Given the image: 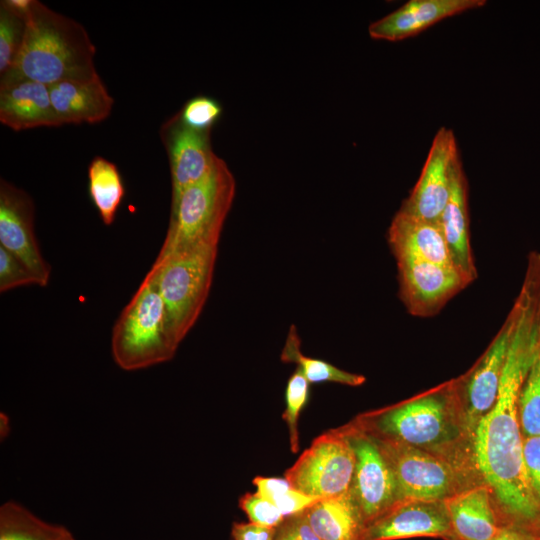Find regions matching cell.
Returning <instances> with one entry per match:
<instances>
[{
    "label": "cell",
    "mask_w": 540,
    "mask_h": 540,
    "mask_svg": "<svg viewBox=\"0 0 540 540\" xmlns=\"http://www.w3.org/2000/svg\"><path fill=\"white\" fill-rule=\"evenodd\" d=\"M210 133L187 126L178 113L162 124L160 137L171 173V205L185 189L206 178L217 163L219 157L213 152Z\"/></svg>",
    "instance_id": "obj_12"
},
{
    "label": "cell",
    "mask_w": 540,
    "mask_h": 540,
    "mask_svg": "<svg viewBox=\"0 0 540 540\" xmlns=\"http://www.w3.org/2000/svg\"><path fill=\"white\" fill-rule=\"evenodd\" d=\"M399 294L414 316L436 314L472 281L454 266L397 259Z\"/></svg>",
    "instance_id": "obj_10"
},
{
    "label": "cell",
    "mask_w": 540,
    "mask_h": 540,
    "mask_svg": "<svg viewBox=\"0 0 540 540\" xmlns=\"http://www.w3.org/2000/svg\"><path fill=\"white\" fill-rule=\"evenodd\" d=\"M355 453L350 494L364 527L400 502L396 478L377 438L362 426L344 430Z\"/></svg>",
    "instance_id": "obj_8"
},
{
    "label": "cell",
    "mask_w": 540,
    "mask_h": 540,
    "mask_svg": "<svg viewBox=\"0 0 540 540\" xmlns=\"http://www.w3.org/2000/svg\"><path fill=\"white\" fill-rule=\"evenodd\" d=\"M450 534L445 540H489L501 526L489 488L472 487L445 500Z\"/></svg>",
    "instance_id": "obj_20"
},
{
    "label": "cell",
    "mask_w": 540,
    "mask_h": 540,
    "mask_svg": "<svg viewBox=\"0 0 540 540\" xmlns=\"http://www.w3.org/2000/svg\"><path fill=\"white\" fill-rule=\"evenodd\" d=\"M58 540H76L74 535L71 533V531L66 528L64 533L61 535V537Z\"/></svg>",
    "instance_id": "obj_38"
},
{
    "label": "cell",
    "mask_w": 540,
    "mask_h": 540,
    "mask_svg": "<svg viewBox=\"0 0 540 540\" xmlns=\"http://www.w3.org/2000/svg\"><path fill=\"white\" fill-rule=\"evenodd\" d=\"M177 349L156 282L146 274L113 326L112 357L121 369L135 371L171 360Z\"/></svg>",
    "instance_id": "obj_5"
},
{
    "label": "cell",
    "mask_w": 540,
    "mask_h": 540,
    "mask_svg": "<svg viewBox=\"0 0 540 540\" xmlns=\"http://www.w3.org/2000/svg\"><path fill=\"white\" fill-rule=\"evenodd\" d=\"M26 16L13 9L6 0L0 3V75L12 66L21 48Z\"/></svg>",
    "instance_id": "obj_28"
},
{
    "label": "cell",
    "mask_w": 540,
    "mask_h": 540,
    "mask_svg": "<svg viewBox=\"0 0 540 540\" xmlns=\"http://www.w3.org/2000/svg\"><path fill=\"white\" fill-rule=\"evenodd\" d=\"M538 540H540V531H539V533H538Z\"/></svg>",
    "instance_id": "obj_39"
},
{
    "label": "cell",
    "mask_w": 540,
    "mask_h": 540,
    "mask_svg": "<svg viewBox=\"0 0 540 540\" xmlns=\"http://www.w3.org/2000/svg\"><path fill=\"white\" fill-rule=\"evenodd\" d=\"M517 412L523 437L540 436V354L522 384Z\"/></svg>",
    "instance_id": "obj_27"
},
{
    "label": "cell",
    "mask_w": 540,
    "mask_h": 540,
    "mask_svg": "<svg viewBox=\"0 0 540 540\" xmlns=\"http://www.w3.org/2000/svg\"><path fill=\"white\" fill-rule=\"evenodd\" d=\"M356 458L344 430L317 437L286 470L285 478L297 490L318 499L350 491Z\"/></svg>",
    "instance_id": "obj_7"
},
{
    "label": "cell",
    "mask_w": 540,
    "mask_h": 540,
    "mask_svg": "<svg viewBox=\"0 0 540 540\" xmlns=\"http://www.w3.org/2000/svg\"><path fill=\"white\" fill-rule=\"evenodd\" d=\"M253 484L261 496L272 502L285 518L300 514L321 500L294 488L286 478L255 477Z\"/></svg>",
    "instance_id": "obj_26"
},
{
    "label": "cell",
    "mask_w": 540,
    "mask_h": 540,
    "mask_svg": "<svg viewBox=\"0 0 540 540\" xmlns=\"http://www.w3.org/2000/svg\"><path fill=\"white\" fill-rule=\"evenodd\" d=\"M515 318L512 307L496 337L463 381L462 399H457L468 435L472 436L478 422L496 403Z\"/></svg>",
    "instance_id": "obj_13"
},
{
    "label": "cell",
    "mask_w": 540,
    "mask_h": 540,
    "mask_svg": "<svg viewBox=\"0 0 540 540\" xmlns=\"http://www.w3.org/2000/svg\"><path fill=\"white\" fill-rule=\"evenodd\" d=\"M96 49L83 25L38 0H31L24 39L0 83L31 80L47 86L99 76Z\"/></svg>",
    "instance_id": "obj_2"
},
{
    "label": "cell",
    "mask_w": 540,
    "mask_h": 540,
    "mask_svg": "<svg viewBox=\"0 0 540 540\" xmlns=\"http://www.w3.org/2000/svg\"><path fill=\"white\" fill-rule=\"evenodd\" d=\"M374 436L391 464L400 501H445L457 493L454 469L445 458Z\"/></svg>",
    "instance_id": "obj_9"
},
{
    "label": "cell",
    "mask_w": 540,
    "mask_h": 540,
    "mask_svg": "<svg viewBox=\"0 0 540 540\" xmlns=\"http://www.w3.org/2000/svg\"><path fill=\"white\" fill-rule=\"evenodd\" d=\"M445 501L403 500L367 524L360 540H398L450 534Z\"/></svg>",
    "instance_id": "obj_15"
},
{
    "label": "cell",
    "mask_w": 540,
    "mask_h": 540,
    "mask_svg": "<svg viewBox=\"0 0 540 540\" xmlns=\"http://www.w3.org/2000/svg\"><path fill=\"white\" fill-rule=\"evenodd\" d=\"M49 90L61 126L102 122L109 117L114 104L100 76L60 82L50 86Z\"/></svg>",
    "instance_id": "obj_18"
},
{
    "label": "cell",
    "mask_w": 540,
    "mask_h": 540,
    "mask_svg": "<svg viewBox=\"0 0 540 540\" xmlns=\"http://www.w3.org/2000/svg\"><path fill=\"white\" fill-rule=\"evenodd\" d=\"M0 122L14 131L61 126L49 86L31 80L0 83Z\"/></svg>",
    "instance_id": "obj_17"
},
{
    "label": "cell",
    "mask_w": 540,
    "mask_h": 540,
    "mask_svg": "<svg viewBox=\"0 0 540 540\" xmlns=\"http://www.w3.org/2000/svg\"><path fill=\"white\" fill-rule=\"evenodd\" d=\"M217 242L157 256L147 274L163 299L169 334L179 346L198 320L213 281Z\"/></svg>",
    "instance_id": "obj_3"
},
{
    "label": "cell",
    "mask_w": 540,
    "mask_h": 540,
    "mask_svg": "<svg viewBox=\"0 0 540 540\" xmlns=\"http://www.w3.org/2000/svg\"><path fill=\"white\" fill-rule=\"evenodd\" d=\"M485 4V0H410L371 23L368 32L373 39L399 41L417 35L445 18Z\"/></svg>",
    "instance_id": "obj_16"
},
{
    "label": "cell",
    "mask_w": 540,
    "mask_h": 540,
    "mask_svg": "<svg viewBox=\"0 0 540 540\" xmlns=\"http://www.w3.org/2000/svg\"><path fill=\"white\" fill-rule=\"evenodd\" d=\"M489 540H538V533L513 525H501Z\"/></svg>",
    "instance_id": "obj_36"
},
{
    "label": "cell",
    "mask_w": 540,
    "mask_h": 540,
    "mask_svg": "<svg viewBox=\"0 0 540 540\" xmlns=\"http://www.w3.org/2000/svg\"><path fill=\"white\" fill-rule=\"evenodd\" d=\"M438 223L455 267L473 281L477 272L470 244L468 184L460 158L454 166L450 196Z\"/></svg>",
    "instance_id": "obj_21"
},
{
    "label": "cell",
    "mask_w": 540,
    "mask_h": 540,
    "mask_svg": "<svg viewBox=\"0 0 540 540\" xmlns=\"http://www.w3.org/2000/svg\"><path fill=\"white\" fill-rule=\"evenodd\" d=\"M11 424L10 418L6 413H0V438L4 440L10 433Z\"/></svg>",
    "instance_id": "obj_37"
},
{
    "label": "cell",
    "mask_w": 540,
    "mask_h": 540,
    "mask_svg": "<svg viewBox=\"0 0 540 540\" xmlns=\"http://www.w3.org/2000/svg\"><path fill=\"white\" fill-rule=\"evenodd\" d=\"M91 200L102 222L109 226L125 196V187L117 166L101 156L92 159L88 167Z\"/></svg>",
    "instance_id": "obj_23"
},
{
    "label": "cell",
    "mask_w": 540,
    "mask_h": 540,
    "mask_svg": "<svg viewBox=\"0 0 540 540\" xmlns=\"http://www.w3.org/2000/svg\"><path fill=\"white\" fill-rule=\"evenodd\" d=\"M459 158L453 131L441 127L433 138L416 185L399 210L438 222L450 196L453 169Z\"/></svg>",
    "instance_id": "obj_11"
},
{
    "label": "cell",
    "mask_w": 540,
    "mask_h": 540,
    "mask_svg": "<svg viewBox=\"0 0 540 540\" xmlns=\"http://www.w3.org/2000/svg\"><path fill=\"white\" fill-rule=\"evenodd\" d=\"M30 285L42 287L39 278L23 261L0 246V292Z\"/></svg>",
    "instance_id": "obj_31"
},
{
    "label": "cell",
    "mask_w": 540,
    "mask_h": 540,
    "mask_svg": "<svg viewBox=\"0 0 540 540\" xmlns=\"http://www.w3.org/2000/svg\"><path fill=\"white\" fill-rule=\"evenodd\" d=\"M513 308L515 326L498 397L472 434L473 455L476 468L492 494L501 525L539 533L540 505L525 474L517 400L540 354V286L524 284Z\"/></svg>",
    "instance_id": "obj_1"
},
{
    "label": "cell",
    "mask_w": 540,
    "mask_h": 540,
    "mask_svg": "<svg viewBox=\"0 0 540 540\" xmlns=\"http://www.w3.org/2000/svg\"><path fill=\"white\" fill-rule=\"evenodd\" d=\"M371 417V423L363 424L369 425L365 429L372 434L438 456L466 433L452 387L429 392Z\"/></svg>",
    "instance_id": "obj_4"
},
{
    "label": "cell",
    "mask_w": 540,
    "mask_h": 540,
    "mask_svg": "<svg viewBox=\"0 0 540 540\" xmlns=\"http://www.w3.org/2000/svg\"><path fill=\"white\" fill-rule=\"evenodd\" d=\"M276 540V539H275Z\"/></svg>",
    "instance_id": "obj_40"
},
{
    "label": "cell",
    "mask_w": 540,
    "mask_h": 540,
    "mask_svg": "<svg viewBox=\"0 0 540 540\" xmlns=\"http://www.w3.org/2000/svg\"><path fill=\"white\" fill-rule=\"evenodd\" d=\"M239 505L249 522L260 526L278 528L286 519L272 502L258 492L244 494L239 500Z\"/></svg>",
    "instance_id": "obj_32"
},
{
    "label": "cell",
    "mask_w": 540,
    "mask_h": 540,
    "mask_svg": "<svg viewBox=\"0 0 540 540\" xmlns=\"http://www.w3.org/2000/svg\"><path fill=\"white\" fill-rule=\"evenodd\" d=\"M523 463L530 490L540 505V436L523 437Z\"/></svg>",
    "instance_id": "obj_33"
},
{
    "label": "cell",
    "mask_w": 540,
    "mask_h": 540,
    "mask_svg": "<svg viewBox=\"0 0 540 540\" xmlns=\"http://www.w3.org/2000/svg\"><path fill=\"white\" fill-rule=\"evenodd\" d=\"M221 113V105L207 96L191 98L178 112L187 126L200 131H211Z\"/></svg>",
    "instance_id": "obj_30"
},
{
    "label": "cell",
    "mask_w": 540,
    "mask_h": 540,
    "mask_svg": "<svg viewBox=\"0 0 540 540\" xmlns=\"http://www.w3.org/2000/svg\"><path fill=\"white\" fill-rule=\"evenodd\" d=\"M276 540H321L310 526L305 511L288 517L277 528Z\"/></svg>",
    "instance_id": "obj_34"
},
{
    "label": "cell",
    "mask_w": 540,
    "mask_h": 540,
    "mask_svg": "<svg viewBox=\"0 0 540 540\" xmlns=\"http://www.w3.org/2000/svg\"><path fill=\"white\" fill-rule=\"evenodd\" d=\"M388 242L395 259H411L454 266L438 222L398 211L388 229Z\"/></svg>",
    "instance_id": "obj_19"
},
{
    "label": "cell",
    "mask_w": 540,
    "mask_h": 540,
    "mask_svg": "<svg viewBox=\"0 0 540 540\" xmlns=\"http://www.w3.org/2000/svg\"><path fill=\"white\" fill-rule=\"evenodd\" d=\"M310 383L297 368L287 381L285 390L286 409L283 419L286 421L290 432L291 450L298 451V417L308 401Z\"/></svg>",
    "instance_id": "obj_29"
},
{
    "label": "cell",
    "mask_w": 540,
    "mask_h": 540,
    "mask_svg": "<svg viewBox=\"0 0 540 540\" xmlns=\"http://www.w3.org/2000/svg\"><path fill=\"white\" fill-rule=\"evenodd\" d=\"M65 526L50 523L10 500L0 507V540H58Z\"/></svg>",
    "instance_id": "obj_24"
},
{
    "label": "cell",
    "mask_w": 540,
    "mask_h": 540,
    "mask_svg": "<svg viewBox=\"0 0 540 540\" xmlns=\"http://www.w3.org/2000/svg\"><path fill=\"white\" fill-rule=\"evenodd\" d=\"M233 540H275L277 528H269L254 523H234Z\"/></svg>",
    "instance_id": "obj_35"
},
{
    "label": "cell",
    "mask_w": 540,
    "mask_h": 540,
    "mask_svg": "<svg viewBox=\"0 0 540 540\" xmlns=\"http://www.w3.org/2000/svg\"><path fill=\"white\" fill-rule=\"evenodd\" d=\"M305 513L321 540H360L364 523L350 491L321 499Z\"/></svg>",
    "instance_id": "obj_22"
},
{
    "label": "cell",
    "mask_w": 540,
    "mask_h": 540,
    "mask_svg": "<svg viewBox=\"0 0 540 540\" xmlns=\"http://www.w3.org/2000/svg\"><path fill=\"white\" fill-rule=\"evenodd\" d=\"M35 205L22 188L0 181V246L23 261L39 278L42 287L51 276L35 234Z\"/></svg>",
    "instance_id": "obj_14"
},
{
    "label": "cell",
    "mask_w": 540,
    "mask_h": 540,
    "mask_svg": "<svg viewBox=\"0 0 540 540\" xmlns=\"http://www.w3.org/2000/svg\"><path fill=\"white\" fill-rule=\"evenodd\" d=\"M281 359L286 363H296L309 383H339L348 386H359L365 382V377L350 373L317 358L304 355L301 352V340L295 325H291Z\"/></svg>",
    "instance_id": "obj_25"
},
{
    "label": "cell",
    "mask_w": 540,
    "mask_h": 540,
    "mask_svg": "<svg viewBox=\"0 0 540 540\" xmlns=\"http://www.w3.org/2000/svg\"><path fill=\"white\" fill-rule=\"evenodd\" d=\"M235 191V178L219 158L206 178L185 189L171 205L168 230L158 256L202 243H219Z\"/></svg>",
    "instance_id": "obj_6"
}]
</instances>
